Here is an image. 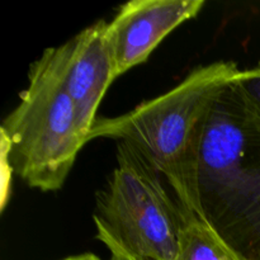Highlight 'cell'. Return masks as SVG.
I'll return each instance as SVG.
<instances>
[{
    "mask_svg": "<svg viewBox=\"0 0 260 260\" xmlns=\"http://www.w3.org/2000/svg\"><path fill=\"white\" fill-rule=\"evenodd\" d=\"M60 260H104V259L99 258L98 255H95V254L93 253H84V254H78V255L66 256V258L60 259Z\"/></svg>",
    "mask_w": 260,
    "mask_h": 260,
    "instance_id": "obj_9",
    "label": "cell"
},
{
    "mask_svg": "<svg viewBox=\"0 0 260 260\" xmlns=\"http://www.w3.org/2000/svg\"><path fill=\"white\" fill-rule=\"evenodd\" d=\"M194 216L246 260H260V118L234 81L211 108Z\"/></svg>",
    "mask_w": 260,
    "mask_h": 260,
    "instance_id": "obj_2",
    "label": "cell"
},
{
    "mask_svg": "<svg viewBox=\"0 0 260 260\" xmlns=\"http://www.w3.org/2000/svg\"><path fill=\"white\" fill-rule=\"evenodd\" d=\"M240 73L234 61L196 68L177 86L132 111L96 118L89 141L106 137L131 146L162 175L183 208L194 215L198 157L207 117Z\"/></svg>",
    "mask_w": 260,
    "mask_h": 260,
    "instance_id": "obj_1",
    "label": "cell"
},
{
    "mask_svg": "<svg viewBox=\"0 0 260 260\" xmlns=\"http://www.w3.org/2000/svg\"><path fill=\"white\" fill-rule=\"evenodd\" d=\"M190 213L173 198L162 175L123 142L117 167L96 193L95 238L112 260H174ZM193 215V213H192Z\"/></svg>",
    "mask_w": 260,
    "mask_h": 260,
    "instance_id": "obj_3",
    "label": "cell"
},
{
    "mask_svg": "<svg viewBox=\"0 0 260 260\" xmlns=\"http://www.w3.org/2000/svg\"><path fill=\"white\" fill-rule=\"evenodd\" d=\"M205 0H132L108 24L116 78L144 63L170 32L194 18Z\"/></svg>",
    "mask_w": 260,
    "mask_h": 260,
    "instance_id": "obj_6",
    "label": "cell"
},
{
    "mask_svg": "<svg viewBox=\"0 0 260 260\" xmlns=\"http://www.w3.org/2000/svg\"><path fill=\"white\" fill-rule=\"evenodd\" d=\"M108 24L98 20L62 45L46 48L42 53L75 103L88 139L99 104L117 79Z\"/></svg>",
    "mask_w": 260,
    "mask_h": 260,
    "instance_id": "obj_5",
    "label": "cell"
},
{
    "mask_svg": "<svg viewBox=\"0 0 260 260\" xmlns=\"http://www.w3.org/2000/svg\"><path fill=\"white\" fill-rule=\"evenodd\" d=\"M0 132L10 169L42 192L62 188L89 142L75 103L43 55L29 66L27 86Z\"/></svg>",
    "mask_w": 260,
    "mask_h": 260,
    "instance_id": "obj_4",
    "label": "cell"
},
{
    "mask_svg": "<svg viewBox=\"0 0 260 260\" xmlns=\"http://www.w3.org/2000/svg\"><path fill=\"white\" fill-rule=\"evenodd\" d=\"M174 260H246L217 233L190 213L180 235Z\"/></svg>",
    "mask_w": 260,
    "mask_h": 260,
    "instance_id": "obj_7",
    "label": "cell"
},
{
    "mask_svg": "<svg viewBox=\"0 0 260 260\" xmlns=\"http://www.w3.org/2000/svg\"><path fill=\"white\" fill-rule=\"evenodd\" d=\"M246 106L260 118V63L254 68L241 70L235 80Z\"/></svg>",
    "mask_w": 260,
    "mask_h": 260,
    "instance_id": "obj_8",
    "label": "cell"
}]
</instances>
